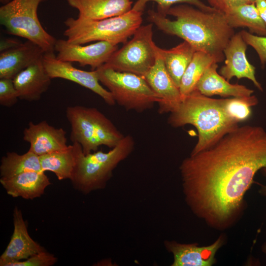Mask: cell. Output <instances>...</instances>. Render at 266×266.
<instances>
[{"label": "cell", "instance_id": "cell-1", "mask_svg": "<svg viewBox=\"0 0 266 266\" xmlns=\"http://www.w3.org/2000/svg\"><path fill=\"white\" fill-rule=\"evenodd\" d=\"M266 166L265 130L238 126L183 161L180 170L186 201L212 226L224 225L239 210L256 172Z\"/></svg>", "mask_w": 266, "mask_h": 266}, {"label": "cell", "instance_id": "cell-21", "mask_svg": "<svg viewBox=\"0 0 266 266\" xmlns=\"http://www.w3.org/2000/svg\"><path fill=\"white\" fill-rule=\"evenodd\" d=\"M78 17L101 20L124 14L132 9L131 0H66Z\"/></svg>", "mask_w": 266, "mask_h": 266}, {"label": "cell", "instance_id": "cell-27", "mask_svg": "<svg viewBox=\"0 0 266 266\" xmlns=\"http://www.w3.org/2000/svg\"><path fill=\"white\" fill-rule=\"evenodd\" d=\"M258 103L255 95L224 99V106L228 114L237 123L247 120L252 114V106Z\"/></svg>", "mask_w": 266, "mask_h": 266}, {"label": "cell", "instance_id": "cell-5", "mask_svg": "<svg viewBox=\"0 0 266 266\" xmlns=\"http://www.w3.org/2000/svg\"><path fill=\"white\" fill-rule=\"evenodd\" d=\"M134 147L133 138L128 134L107 152L100 150L85 155L81 149L70 179L73 187L84 194L104 189L114 169L129 157Z\"/></svg>", "mask_w": 266, "mask_h": 266}, {"label": "cell", "instance_id": "cell-3", "mask_svg": "<svg viewBox=\"0 0 266 266\" xmlns=\"http://www.w3.org/2000/svg\"><path fill=\"white\" fill-rule=\"evenodd\" d=\"M167 123L174 128L189 124L197 129L198 140L190 155L210 147L238 127V123L227 113L224 99H212L196 89L170 113Z\"/></svg>", "mask_w": 266, "mask_h": 266}, {"label": "cell", "instance_id": "cell-24", "mask_svg": "<svg viewBox=\"0 0 266 266\" xmlns=\"http://www.w3.org/2000/svg\"><path fill=\"white\" fill-rule=\"evenodd\" d=\"M225 16L228 24L233 29L247 28L252 34L266 36V25L255 3L245 2L239 4L225 14Z\"/></svg>", "mask_w": 266, "mask_h": 266}, {"label": "cell", "instance_id": "cell-19", "mask_svg": "<svg viewBox=\"0 0 266 266\" xmlns=\"http://www.w3.org/2000/svg\"><path fill=\"white\" fill-rule=\"evenodd\" d=\"M0 183L8 195L26 200L40 197L51 184L43 171H29L10 178H0Z\"/></svg>", "mask_w": 266, "mask_h": 266}, {"label": "cell", "instance_id": "cell-20", "mask_svg": "<svg viewBox=\"0 0 266 266\" xmlns=\"http://www.w3.org/2000/svg\"><path fill=\"white\" fill-rule=\"evenodd\" d=\"M218 67L217 63H214L207 68L198 82L196 90L207 97H244L252 95L254 91L244 85L231 84L217 72Z\"/></svg>", "mask_w": 266, "mask_h": 266}, {"label": "cell", "instance_id": "cell-31", "mask_svg": "<svg viewBox=\"0 0 266 266\" xmlns=\"http://www.w3.org/2000/svg\"><path fill=\"white\" fill-rule=\"evenodd\" d=\"M57 258L46 250L35 254L26 260L10 264L8 266H51L57 263Z\"/></svg>", "mask_w": 266, "mask_h": 266}, {"label": "cell", "instance_id": "cell-29", "mask_svg": "<svg viewBox=\"0 0 266 266\" xmlns=\"http://www.w3.org/2000/svg\"><path fill=\"white\" fill-rule=\"evenodd\" d=\"M19 96L13 79H0V104L5 107H11L18 101Z\"/></svg>", "mask_w": 266, "mask_h": 266}, {"label": "cell", "instance_id": "cell-8", "mask_svg": "<svg viewBox=\"0 0 266 266\" xmlns=\"http://www.w3.org/2000/svg\"><path fill=\"white\" fill-rule=\"evenodd\" d=\"M47 0H11L0 7V23L9 34L21 37L54 52L57 39L42 27L37 15L40 3Z\"/></svg>", "mask_w": 266, "mask_h": 266}, {"label": "cell", "instance_id": "cell-14", "mask_svg": "<svg viewBox=\"0 0 266 266\" xmlns=\"http://www.w3.org/2000/svg\"><path fill=\"white\" fill-rule=\"evenodd\" d=\"M247 45L240 32L234 34L223 51L225 64L220 69V74L228 81L234 77L248 79L262 91V86L255 76V67L247 59Z\"/></svg>", "mask_w": 266, "mask_h": 266}, {"label": "cell", "instance_id": "cell-11", "mask_svg": "<svg viewBox=\"0 0 266 266\" xmlns=\"http://www.w3.org/2000/svg\"><path fill=\"white\" fill-rule=\"evenodd\" d=\"M117 47V44L107 41L82 45L59 39H57L55 50L58 52L57 58L60 61L77 62L81 66H89L96 70L106 63Z\"/></svg>", "mask_w": 266, "mask_h": 266}, {"label": "cell", "instance_id": "cell-35", "mask_svg": "<svg viewBox=\"0 0 266 266\" xmlns=\"http://www.w3.org/2000/svg\"><path fill=\"white\" fill-rule=\"evenodd\" d=\"M263 170V171L265 173V175L266 177V166L262 168ZM260 193L264 196H266V184L265 185L262 186L261 188L260 189Z\"/></svg>", "mask_w": 266, "mask_h": 266}, {"label": "cell", "instance_id": "cell-37", "mask_svg": "<svg viewBox=\"0 0 266 266\" xmlns=\"http://www.w3.org/2000/svg\"><path fill=\"white\" fill-rule=\"evenodd\" d=\"M248 3H255L256 0H246Z\"/></svg>", "mask_w": 266, "mask_h": 266}, {"label": "cell", "instance_id": "cell-12", "mask_svg": "<svg viewBox=\"0 0 266 266\" xmlns=\"http://www.w3.org/2000/svg\"><path fill=\"white\" fill-rule=\"evenodd\" d=\"M143 77L160 100L159 114L170 113L178 106L182 101L179 88L168 73L158 47L155 62Z\"/></svg>", "mask_w": 266, "mask_h": 266}, {"label": "cell", "instance_id": "cell-13", "mask_svg": "<svg viewBox=\"0 0 266 266\" xmlns=\"http://www.w3.org/2000/svg\"><path fill=\"white\" fill-rule=\"evenodd\" d=\"M13 232L7 247L0 257V266H8L10 264L26 260L46 250L29 235L22 213L17 206L13 210Z\"/></svg>", "mask_w": 266, "mask_h": 266}, {"label": "cell", "instance_id": "cell-6", "mask_svg": "<svg viewBox=\"0 0 266 266\" xmlns=\"http://www.w3.org/2000/svg\"><path fill=\"white\" fill-rule=\"evenodd\" d=\"M66 113L71 126L70 139L81 146L85 155L97 151L102 145L111 149L125 136L96 108L69 106Z\"/></svg>", "mask_w": 266, "mask_h": 266}, {"label": "cell", "instance_id": "cell-33", "mask_svg": "<svg viewBox=\"0 0 266 266\" xmlns=\"http://www.w3.org/2000/svg\"><path fill=\"white\" fill-rule=\"evenodd\" d=\"M21 43L19 41L12 39L5 38L0 41V52L12 48L19 45Z\"/></svg>", "mask_w": 266, "mask_h": 266}, {"label": "cell", "instance_id": "cell-38", "mask_svg": "<svg viewBox=\"0 0 266 266\" xmlns=\"http://www.w3.org/2000/svg\"><path fill=\"white\" fill-rule=\"evenodd\" d=\"M264 250H265V252L266 253V246L265 247Z\"/></svg>", "mask_w": 266, "mask_h": 266}, {"label": "cell", "instance_id": "cell-9", "mask_svg": "<svg viewBox=\"0 0 266 266\" xmlns=\"http://www.w3.org/2000/svg\"><path fill=\"white\" fill-rule=\"evenodd\" d=\"M153 23L140 26L133 38L115 51L103 65L144 76L156 59L158 46L153 41Z\"/></svg>", "mask_w": 266, "mask_h": 266}, {"label": "cell", "instance_id": "cell-28", "mask_svg": "<svg viewBox=\"0 0 266 266\" xmlns=\"http://www.w3.org/2000/svg\"><path fill=\"white\" fill-rule=\"evenodd\" d=\"M151 1L157 3V11L166 16L172 5L177 3H186L205 11H213L216 10L210 6L206 5L200 0H137L133 6L132 9L142 12L147 3Z\"/></svg>", "mask_w": 266, "mask_h": 266}, {"label": "cell", "instance_id": "cell-32", "mask_svg": "<svg viewBox=\"0 0 266 266\" xmlns=\"http://www.w3.org/2000/svg\"><path fill=\"white\" fill-rule=\"evenodd\" d=\"M207 1L211 7L225 14L235 6L247 2L246 0H207Z\"/></svg>", "mask_w": 266, "mask_h": 266}, {"label": "cell", "instance_id": "cell-36", "mask_svg": "<svg viewBox=\"0 0 266 266\" xmlns=\"http://www.w3.org/2000/svg\"><path fill=\"white\" fill-rule=\"evenodd\" d=\"M11 0H0V2L2 4H4L7 3V2H9Z\"/></svg>", "mask_w": 266, "mask_h": 266}, {"label": "cell", "instance_id": "cell-10", "mask_svg": "<svg viewBox=\"0 0 266 266\" xmlns=\"http://www.w3.org/2000/svg\"><path fill=\"white\" fill-rule=\"evenodd\" d=\"M42 62L51 79L58 78L72 81L99 95L108 105L115 104L110 92L100 85L96 70L88 71L77 68L70 62L58 60L54 52H45Z\"/></svg>", "mask_w": 266, "mask_h": 266}, {"label": "cell", "instance_id": "cell-4", "mask_svg": "<svg viewBox=\"0 0 266 266\" xmlns=\"http://www.w3.org/2000/svg\"><path fill=\"white\" fill-rule=\"evenodd\" d=\"M142 15V12L132 9L124 14L101 20L69 17L64 22L66 28L64 35L73 44L107 41L118 45L133 35L141 26Z\"/></svg>", "mask_w": 266, "mask_h": 266}, {"label": "cell", "instance_id": "cell-23", "mask_svg": "<svg viewBox=\"0 0 266 266\" xmlns=\"http://www.w3.org/2000/svg\"><path fill=\"white\" fill-rule=\"evenodd\" d=\"M158 51L168 73L179 88L181 78L196 50L188 42L184 41L169 49L158 47Z\"/></svg>", "mask_w": 266, "mask_h": 266}, {"label": "cell", "instance_id": "cell-16", "mask_svg": "<svg viewBox=\"0 0 266 266\" xmlns=\"http://www.w3.org/2000/svg\"><path fill=\"white\" fill-rule=\"evenodd\" d=\"M222 237L206 246L196 244H181L174 241H166L165 245L172 253V266H210L215 262V255L223 244Z\"/></svg>", "mask_w": 266, "mask_h": 266}, {"label": "cell", "instance_id": "cell-25", "mask_svg": "<svg viewBox=\"0 0 266 266\" xmlns=\"http://www.w3.org/2000/svg\"><path fill=\"white\" fill-rule=\"evenodd\" d=\"M223 61L211 54L196 51L181 80L179 89L182 100L196 89L198 82L208 67Z\"/></svg>", "mask_w": 266, "mask_h": 266}, {"label": "cell", "instance_id": "cell-26", "mask_svg": "<svg viewBox=\"0 0 266 266\" xmlns=\"http://www.w3.org/2000/svg\"><path fill=\"white\" fill-rule=\"evenodd\" d=\"M29 171H42L39 157L28 151L20 155L9 152L1 158L0 165V176L10 178Z\"/></svg>", "mask_w": 266, "mask_h": 266}, {"label": "cell", "instance_id": "cell-15", "mask_svg": "<svg viewBox=\"0 0 266 266\" xmlns=\"http://www.w3.org/2000/svg\"><path fill=\"white\" fill-rule=\"evenodd\" d=\"M66 134L63 128H55L46 121L30 122L23 131V139L30 143L28 151L39 157L66 148Z\"/></svg>", "mask_w": 266, "mask_h": 266}, {"label": "cell", "instance_id": "cell-7", "mask_svg": "<svg viewBox=\"0 0 266 266\" xmlns=\"http://www.w3.org/2000/svg\"><path fill=\"white\" fill-rule=\"evenodd\" d=\"M96 70L100 83L108 89L115 102L126 110L141 113L160 102L143 76L103 65Z\"/></svg>", "mask_w": 266, "mask_h": 266}, {"label": "cell", "instance_id": "cell-2", "mask_svg": "<svg viewBox=\"0 0 266 266\" xmlns=\"http://www.w3.org/2000/svg\"><path fill=\"white\" fill-rule=\"evenodd\" d=\"M148 19L164 33L177 36L191 44L196 51H202L224 60L223 51L234 32L225 14L215 10L205 11L188 5L172 6L167 15L148 11Z\"/></svg>", "mask_w": 266, "mask_h": 266}, {"label": "cell", "instance_id": "cell-34", "mask_svg": "<svg viewBox=\"0 0 266 266\" xmlns=\"http://www.w3.org/2000/svg\"><path fill=\"white\" fill-rule=\"evenodd\" d=\"M255 3L262 19L266 25V0H256Z\"/></svg>", "mask_w": 266, "mask_h": 266}, {"label": "cell", "instance_id": "cell-22", "mask_svg": "<svg viewBox=\"0 0 266 266\" xmlns=\"http://www.w3.org/2000/svg\"><path fill=\"white\" fill-rule=\"evenodd\" d=\"M81 149L79 143L74 142L64 149L39 156L42 171L53 172L59 180H70Z\"/></svg>", "mask_w": 266, "mask_h": 266}, {"label": "cell", "instance_id": "cell-30", "mask_svg": "<svg viewBox=\"0 0 266 266\" xmlns=\"http://www.w3.org/2000/svg\"><path fill=\"white\" fill-rule=\"evenodd\" d=\"M240 33L247 45L256 51L264 67L266 65V36L257 35L244 30L240 31Z\"/></svg>", "mask_w": 266, "mask_h": 266}, {"label": "cell", "instance_id": "cell-18", "mask_svg": "<svg viewBox=\"0 0 266 266\" xmlns=\"http://www.w3.org/2000/svg\"><path fill=\"white\" fill-rule=\"evenodd\" d=\"M51 79L42 58L17 74L13 81L20 99L33 101L38 100L47 91Z\"/></svg>", "mask_w": 266, "mask_h": 266}, {"label": "cell", "instance_id": "cell-17", "mask_svg": "<svg viewBox=\"0 0 266 266\" xmlns=\"http://www.w3.org/2000/svg\"><path fill=\"white\" fill-rule=\"evenodd\" d=\"M45 52L38 45L27 40L0 52V79L13 78L20 72L41 59Z\"/></svg>", "mask_w": 266, "mask_h": 266}]
</instances>
